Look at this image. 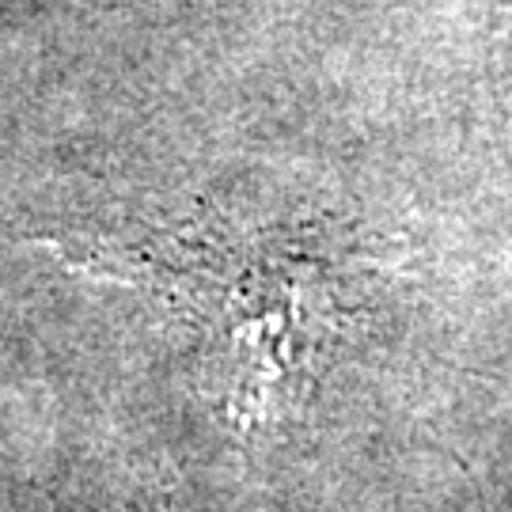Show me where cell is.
<instances>
[{
  "instance_id": "cell-1",
  "label": "cell",
  "mask_w": 512,
  "mask_h": 512,
  "mask_svg": "<svg viewBox=\"0 0 512 512\" xmlns=\"http://www.w3.org/2000/svg\"><path fill=\"white\" fill-rule=\"evenodd\" d=\"M110 274L160 296L213 361V395L239 429H255L304 384L319 330L308 274L262 243L224 236L217 220L148 232Z\"/></svg>"
}]
</instances>
